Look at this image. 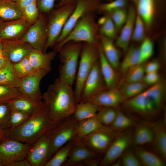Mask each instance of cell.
Instances as JSON below:
<instances>
[{
	"label": "cell",
	"instance_id": "1",
	"mask_svg": "<svg viewBox=\"0 0 166 166\" xmlns=\"http://www.w3.org/2000/svg\"><path fill=\"white\" fill-rule=\"evenodd\" d=\"M72 86L58 77L42 95L52 121L61 122L73 115L77 103Z\"/></svg>",
	"mask_w": 166,
	"mask_h": 166
},
{
	"label": "cell",
	"instance_id": "2",
	"mask_svg": "<svg viewBox=\"0 0 166 166\" xmlns=\"http://www.w3.org/2000/svg\"><path fill=\"white\" fill-rule=\"evenodd\" d=\"M62 122H57L50 119L48 108L44 103L43 106L25 122L8 131V137L33 144L43 135Z\"/></svg>",
	"mask_w": 166,
	"mask_h": 166
},
{
	"label": "cell",
	"instance_id": "3",
	"mask_svg": "<svg viewBox=\"0 0 166 166\" xmlns=\"http://www.w3.org/2000/svg\"><path fill=\"white\" fill-rule=\"evenodd\" d=\"M82 45L81 42H70L58 51L61 63L58 77L71 86L75 81Z\"/></svg>",
	"mask_w": 166,
	"mask_h": 166
},
{
	"label": "cell",
	"instance_id": "4",
	"mask_svg": "<svg viewBox=\"0 0 166 166\" xmlns=\"http://www.w3.org/2000/svg\"><path fill=\"white\" fill-rule=\"evenodd\" d=\"M82 17L77 22L69 33L60 43L54 45L57 52L67 43L71 41L97 44V26L93 14Z\"/></svg>",
	"mask_w": 166,
	"mask_h": 166
},
{
	"label": "cell",
	"instance_id": "5",
	"mask_svg": "<svg viewBox=\"0 0 166 166\" xmlns=\"http://www.w3.org/2000/svg\"><path fill=\"white\" fill-rule=\"evenodd\" d=\"M98 44L87 43L83 44L80 60L75 78L74 90L77 104L80 102L85 82L94 65L98 60Z\"/></svg>",
	"mask_w": 166,
	"mask_h": 166
},
{
	"label": "cell",
	"instance_id": "6",
	"mask_svg": "<svg viewBox=\"0 0 166 166\" xmlns=\"http://www.w3.org/2000/svg\"><path fill=\"white\" fill-rule=\"evenodd\" d=\"M76 2L58 6L52 12L48 21V37L44 53H46L48 48L55 45L69 18L74 10Z\"/></svg>",
	"mask_w": 166,
	"mask_h": 166
},
{
	"label": "cell",
	"instance_id": "7",
	"mask_svg": "<svg viewBox=\"0 0 166 166\" xmlns=\"http://www.w3.org/2000/svg\"><path fill=\"white\" fill-rule=\"evenodd\" d=\"M32 145L6 138L0 143V166H11L26 158Z\"/></svg>",
	"mask_w": 166,
	"mask_h": 166
},
{
	"label": "cell",
	"instance_id": "8",
	"mask_svg": "<svg viewBox=\"0 0 166 166\" xmlns=\"http://www.w3.org/2000/svg\"><path fill=\"white\" fill-rule=\"evenodd\" d=\"M117 134L109 126L104 125L80 141L98 155L105 154Z\"/></svg>",
	"mask_w": 166,
	"mask_h": 166
},
{
	"label": "cell",
	"instance_id": "9",
	"mask_svg": "<svg viewBox=\"0 0 166 166\" xmlns=\"http://www.w3.org/2000/svg\"><path fill=\"white\" fill-rule=\"evenodd\" d=\"M102 0H77L73 12L69 18L55 45L61 42L69 33L83 16L99 10Z\"/></svg>",
	"mask_w": 166,
	"mask_h": 166
},
{
	"label": "cell",
	"instance_id": "10",
	"mask_svg": "<svg viewBox=\"0 0 166 166\" xmlns=\"http://www.w3.org/2000/svg\"><path fill=\"white\" fill-rule=\"evenodd\" d=\"M48 37V21L43 14H40L37 21L31 25L21 39L34 49L44 52Z\"/></svg>",
	"mask_w": 166,
	"mask_h": 166
},
{
	"label": "cell",
	"instance_id": "11",
	"mask_svg": "<svg viewBox=\"0 0 166 166\" xmlns=\"http://www.w3.org/2000/svg\"><path fill=\"white\" fill-rule=\"evenodd\" d=\"M79 122L73 115L50 131L52 144L50 158L58 149L73 140Z\"/></svg>",
	"mask_w": 166,
	"mask_h": 166
},
{
	"label": "cell",
	"instance_id": "12",
	"mask_svg": "<svg viewBox=\"0 0 166 166\" xmlns=\"http://www.w3.org/2000/svg\"><path fill=\"white\" fill-rule=\"evenodd\" d=\"M50 131L39 138L30 150L26 158L31 166H44L50 159L52 144Z\"/></svg>",
	"mask_w": 166,
	"mask_h": 166
},
{
	"label": "cell",
	"instance_id": "13",
	"mask_svg": "<svg viewBox=\"0 0 166 166\" xmlns=\"http://www.w3.org/2000/svg\"><path fill=\"white\" fill-rule=\"evenodd\" d=\"M107 89L98 60L85 80L80 102H88L95 96Z\"/></svg>",
	"mask_w": 166,
	"mask_h": 166
},
{
	"label": "cell",
	"instance_id": "14",
	"mask_svg": "<svg viewBox=\"0 0 166 166\" xmlns=\"http://www.w3.org/2000/svg\"><path fill=\"white\" fill-rule=\"evenodd\" d=\"M132 136L128 131L118 133L105 153L100 165L108 166L117 160L132 142Z\"/></svg>",
	"mask_w": 166,
	"mask_h": 166
},
{
	"label": "cell",
	"instance_id": "15",
	"mask_svg": "<svg viewBox=\"0 0 166 166\" xmlns=\"http://www.w3.org/2000/svg\"><path fill=\"white\" fill-rule=\"evenodd\" d=\"M49 72L44 69H37L21 79L19 87L23 95L36 102H42L40 83Z\"/></svg>",
	"mask_w": 166,
	"mask_h": 166
},
{
	"label": "cell",
	"instance_id": "16",
	"mask_svg": "<svg viewBox=\"0 0 166 166\" xmlns=\"http://www.w3.org/2000/svg\"><path fill=\"white\" fill-rule=\"evenodd\" d=\"M144 91L125 100V105L127 108L132 112L144 117H152L157 114L160 109Z\"/></svg>",
	"mask_w": 166,
	"mask_h": 166
},
{
	"label": "cell",
	"instance_id": "17",
	"mask_svg": "<svg viewBox=\"0 0 166 166\" xmlns=\"http://www.w3.org/2000/svg\"><path fill=\"white\" fill-rule=\"evenodd\" d=\"M2 41L4 55L7 61L13 64L27 56L34 49L29 43L21 39Z\"/></svg>",
	"mask_w": 166,
	"mask_h": 166
},
{
	"label": "cell",
	"instance_id": "18",
	"mask_svg": "<svg viewBox=\"0 0 166 166\" xmlns=\"http://www.w3.org/2000/svg\"><path fill=\"white\" fill-rule=\"evenodd\" d=\"M31 25L22 18L9 21L4 23L0 32V39L2 41L20 39Z\"/></svg>",
	"mask_w": 166,
	"mask_h": 166
},
{
	"label": "cell",
	"instance_id": "19",
	"mask_svg": "<svg viewBox=\"0 0 166 166\" xmlns=\"http://www.w3.org/2000/svg\"><path fill=\"white\" fill-rule=\"evenodd\" d=\"M128 8L126 21L115 43L117 46L125 53L129 48L130 40L132 33L136 15V10L133 3L129 6Z\"/></svg>",
	"mask_w": 166,
	"mask_h": 166
},
{
	"label": "cell",
	"instance_id": "20",
	"mask_svg": "<svg viewBox=\"0 0 166 166\" xmlns=\"http://www.w3.org/2000/svg\"><path fill=\"white\" fill-rule=\"evenodd\" d=\"M68 157L63 165L76 166L81 165L84 161L98 157L96 153L81 142H74Z\"/></svg>",
	"mask_w": 166,
	"mask_h": 166
},
{
	"label": "cell",
	"instance_id": "21",
	"mask_svg": "<svg viewBox=\"0 0 166 166\" xmlns=\"http://www.w3.org/2000/svg\"><path fill=\"white\" fill-rule=\"evenodd\" d=\"M124 101L125 100L120 90L115 88L102 91L88 102L99 106L116 108Z\"/></svg>",
	"mask_w": 166,
	"mask_h": 166
},
{
	"label": "cell",
	"instance_id": "22",
	"mask_svg": "<svg viewBox=\"0 0 166 166\" xmlns=\"http://www.w3.org/2000/svg\"><path fill=\"white\" fill-rule=\"evenodd\" d=\"M158 121L154 123H148L152 128L154 133L153 142L154 148L165 161L166 160V122Z\"/></svg>",
	"mask_w": 166,
	"mask_h": 166
},
{
	"label": "cell",
	"instance_id": "23",
	"mask_svg": "<svg viewBox=\"0 0 166 166\" xmlns=\"http://www.w3.org/2000/svg\"><path fill=\"white\" fill-rule=\"evenodd\" d=\"M57 52L53 50L44 53L33 49L28 55L31 65L36 69H42L50 72L51 62L55 58Z\"/></svg>",
	"mask_w": 166,
	"mask_h": 166
},
{
	"label": "cell",
	"instance_id": "24",
	"mask_svg": "<svg viewBox=\"0 0 166 166\" xmlns=\"http://www.w3.org/2000/svg\"><path fill=\"white\" fill-rule=\"evenodd\" d=\"M99 61L102 77L107 89L116 88L117 82V75L115 69L106 59L100 44L98 45Z\"/></svg>",
	"mask_w": 166,
	"mask_h": 166
},
{
	"label": "cell",
	"instance_id": "25",
	"mask_svg": "<svg viewBox=\"0 0 166 166\" xmlns=\"http://www.w3.org/2000/svg\"><path fill=\"white\" fill-rule=\"evenodd\" d=\"M159 0H132L136 13L147 27L152 24Z\"/></svg>",
	"mask_w": 166,
	"mask_h": 166
},
{
	"label": "cell",
	"instance_id": "26",
	"mask_svg": "<svg viewBox=\"0 0 166 166\" xmlns=\"http://www.w3.org/2000/svg\"><path fill=\"white\" fill-rule=\"evenodd\" d=\"M11 109L19 110L30 116L38 111L44 105L43 101L38 102L22 95L9 102Z\"/></svg>",
	"mask_w": 166,
	"mask_h": 166
},
{
	"label": "cell",
	"instance_id": "27",
	"mask_svg": "<svg viewBox=\"0 0 166 166\" xmlns=\"http://www.w3.org/2000/svg\"><path fill=\"white\" fill-rule=\"evenodd\" d=\"M103 126L95 116L80 121L77 126L73 140L75 142L80 141L84 137Z\"/></svg>",
	"mask_w": 166,
	"mask_h": 166
},
{
	"label": "cell",
	"instance_id": "28",
	"mask_svg": "<svg viewBox=\"0 0 166 166\" xmlns=\"http://www.w3.org/2000/svg\"><path fill=\"white\" fill-rule=\"evenodd\" d=\"M100 44L106 59L116 70L120 65V53L113 42V40L101 35Z\"/></svg>",
	"mask_w": 166,
	"mask_h": 166
},
{
	"label": "cell",
	"instance_id": "29",
	"mask_svg": "<svg viewBox=\"0 0 166 166\" xmlns=\"http://www.w3.org/2000/svg\"><path fill=\"white\" fill-rule=\"evenodd\" d=\"M154 133L152 127L147 123L138 125L135 129L132 142L137 146L152 143Z\"/></svg>",
	"mask_w": 166,
	"mask_h": 166
},
{
	"label": "cell",
	"instance_id": "30",
	"mask_svg": "<svg viewBox=\"0 0 166 166\" xmlns=\"http://www.w3.org/2000/svg\"><path fill=\"white\" fill-rule=\"evenodd\" d=\"M22 18L16 2L11 0H0V19L10 21Z\"/></svg>",
	"mask_w": 166,
	"mask_h": 166
},
{
	"label": "cell",
	"instance_id": "31",
	"mask_svg": "<svg viewBox=\"0 0 166 166\" xmlns=\"http://www.w3.org/2000/svg\"><path fill=\"white\" fill-rule=\"evenodd\" d=\"M134 153L141 165L145 166H164L165 161L159 155L139 146Z\"/></svg>",
	"mask_w": 166,
	"mask_h": 166
},
{
	"label": "cell",
	"instance_id": "32",
	"mask_svg": "<svg viewBox=\"0 0 166 166\" xmlns=\"http://www.w3.org/2000/svg\"><path fill=\"white\" fill-rule=\"evenodd\" d=\"M99 106L89 102H79L76 104L73 116L79 121L94 117Z\"/></svg>",
	"mask_w": 166,
	"mask_h": 166
},
{
	"label": "cell",
	"instance_id": "33",
	"mask_svg": "<svg viewBox=\"0 0 166 166\" xmlns=\"http://www.w3.org/2000/svg\"><path fill=\"white\" fill-rule=\"evenodd\" d=\"M74 141L72 140L58 149L44 166H60L67 159L73 147Z\"/></svg>",
	"mask_w": 166,
	"mask_h": 166
},
{
	"label": "cell",
	"instance_id": "34",
	"mask_svg": "<svg viewBox=\"0 0 166 166\" xmlns=\"http://www.w3.org/2000/svg\"><path fill=\"white\" fill-rule=\"evenodd\" d=\"M120 65L121 72L123 74L128 73L138 65L140 54L139 49L135 47L129 48Z\"/></svg>",
	"mask_w": 166,
	"mask_h": 166
},
{
	"label": "cell",
	"instance_id": "35",
	"mask_svg": "<svg viewBox=\"0 0 166 166\" xmlns=\"http://www.w3.org/2000/svg\"><path fill=\"white\" fill-rule=\"evenodd\" d=\"M13 64L7 61L0 69V85L19 87L21 80L14 74Z\"/></svg>",
	"mask_w": 166,
	"mask_h": 166
},
{
	"label": "cell",
	"instance_id": "36",
	"mask_svg": "<svg viewBox=\"0 0 166 166\" xmlns=\"http://www.w3.org/2000/svg\"><path fill=\"white\" fill-rule=\"evenodd\" d=\"M148 85L144 82L124 83L119 90L125 101L140 94L146 89Z\"/></svg>",
	"mask_w": 166,
	"mask_h": 166
},
{
	"label": "cell",
	"instance_id": "37",
	"mask_svg": "<svg viewBox=\"0 0 166 166\" xmlns=\"http://www.w3.org/2000/svg\"><path fill=\"white\" fill-rule=\"evenodd\" d=\"M98 24L101 26L100 30L101 35L112 40L116 38L117 30L109 16H103L100 18Z\"/></svg>",
	"mask_w": 166,
	"mask_h": 166
},
{
	"label": "cell",
	"instance_id": "38",
	"mask_svg": "<svg viewBox=\"0 0 166 166\" xmlns=\"http://www.w3.org/2000/svg\"><path fill=\"white\" fill-rule=\"evenodd\" d=\"M13 64L14 74L20 80L37 70L31 65L28 56L18 62Z\"/></svg>",
	"mask_w": 166,
	"mask_h": 166
},
{
	"label": "cell",
	"instance_id": "39",
	"mask_svg": "<svg viewBox=\"0 0 166 166\" xmlns=\"http://www.w3.org/2000/svg\"><path fill=\"white\" fill-rule=\"evenodd\" d=\"M117 111L115 108L99 106L95 116L103 125L109 126L113 121Z\"/></svg>",
	"mask_w": 166,
	"mask_h": 166
},
{
	"label": "cell",
	"instance_id": "40",
	"mask_svg": "<svg viewBox=\"0 0 166 166\" xmlns=\"http://www.w3.org/2000/svg\"><path fill=\"white\" fill-rule=\"evenodd\" d=\"M31 116L19 110L11 109L7 131H10L22 124L27 121Z\"/></svg>",
	"mask_w": 166,
	"mask_h": 166
},
{
	"label": "cell",
	"instance_id": "41",
	"mask_svg": "<svg viewBox=\"0 0 166 166\" xmlns=\"http://www.w3.org/2000/svg\"><path fill=\"white\" fill-rule=\"evenodd\" d=\"M134 124V121L131 118L117 110L113 121L109 126L117 132L130 127Z\"/></svg>",
	"mask_w": 166,
	"mask_h": 166
},
{
	"label": "cell",
	"instance_id": "42",
	"mask_svg": "<svg viewBox=\"0 0 166 166\" xmlns=\"http://www.w3.org/2000/svg\"><path fill=\"white\" fill-rule=\"evenodd\" d=\"M22 95L19 87L0 85V103L9 102Z\"/></svg>",
	"mask_w": 166,
	"mask_h": 166
},
{
	"label": "cell",
	"instance_id": "43",
	"mask_svg": "<svg viewBox=\"0 0 166 166\" xmlns=\"http://www.w3.org/2000/svg\"><path fill=\"white\" fill-rule=\"evenodd\" d=\"M139 49L140 58L138 65L144 64L153 55L154 53L153 42L149 38H144Z\"/></svg>",
	"mask_w": 166,
	"mask_h": 166
},
{
	"label": "cell",
	"instance_id": "44",
	"mask_svg": "<svg viewBox=\"0 0 166 166\" xmlns=\"http://www.w3.org/2000/svg\"><path fill=\"white\" fill-rule=\"evenodd\" d=\"M21 12L22 18L30 25L37 21L40 15L36 2L26 6Z\"/></svg>",
	"mask_w": 166,
	"mask_h": 166
},
{
	"label": "cell",
	"instance_id": "45",
	"mask_svg": "<svg viewBox=\"0 0 166 166\" xmlns=\"http://www.w3.org/2000/svg\"><path fill=\"white\" fill-rule=\"evenodd\" d=\"M144 24L140 16L138 14H136L131 36L133 41L139 42L142 41L144 39Z\"/></svg>",
	"mask_w": 166,
	"mask_h": 166
},
{
	"label": "cell",
	"instance_id": "46",
	"mask_svg": "<svg viewBox=\"0 0 166 166\" xmlns=\"http://www.w3.org/2000/svg\"><path fill=\"white\" fill-rule=\"evenodd\" d=\"M109 16L112 20L117 30L123 27L127 18L128 13L125 8L118 9L111 12Z\"/></svg>",
	"mask_w": 166,
	"mask_h": 166
},
{
	"label": "cell",
	"instance_id": "47",
	"mask_svg": "<svg viewBox=\"0 0 166 166\" xmlns=\"http://www.w3.org/2000/svg\"><path fill=\"white\" fill-rule=\"evenodd\" d=\"M125 79V82L131 83L142 81L145 73V65H137L128 72Z\"/></svg>",
	"mask_w": 166,
	"mask_h": 166
},
{
	"label": "cell",
	"instance_id": "48",
	"mask_svg": "<svg viewBox=\"0 0 166 166\" xmlns=\"http://www.w3.org/2000/svg\"><path fill=\"white\" fill-rule=\"evenodd\" d=\"M129 0H112L107 3H101L99 9L100 11L109 13L114 10L125 8Z\"/></svg>",
	"mask_w": 166,
	"mask_h": 166
},
{
	"label": "cell",
	"instance_id": "49",
	"mask_svg": "<svg viewBox=\"0 0 166 166\" xmlns=\"http://www.w3.org/2000/svg\"><path fill=\"white\" fill-rule=\"evenodd\" d=\"M10 111L9 102L0 103V129L7 131Z\"/></svg>",
	"mask_w": 166,
	"mask_h": 166
},
{
	"label": "cell",
	"instance_id": "50",
	"mask_svg": "<svg viewBox=\"0 0 166 166\" xmlns=\"http://www.w3.org/2000/svg\"><path fill=\"white\" fill-rule=\"evenodd\" d=\"M121 165L124 166H141L142 165L134 153L130 151H125L121 156Z\"/></svg>",
	"mask_w": 166,
	"mask_h": 166
},
{
	"label": "cell",
	"instance_id": "51",
	"mask_svg": "<svg viewBox=\"0 0 166 166\" xmlns=\"http://www.w3.org/2000/svg\"><path fill=\"white\" fill-rule=\"evenodd\" d=\"M57 0H36L37 6L40 13H46L52 11Z\"/></svg>",
	"mask_w": 166,
	"mask_h": 166
},
{
	"label": "cell",
	"instance_id": "52",
	"mask_svg": "<svg viewBox=\"0 0 166 166\" xmlns=\"http://www.w3.org/2000/svg\"><path fill=\"white\" fill-rule=\"evenodd\" d=\"M160 79L158 72H154L146 73L142 81L148 85H152L159 82Z\"/></svg>",
	"mask_w": 166,
	"mask_h": 166
},
{
	"label": "cell",
	"instance_id": "53",
	"mask_svg": "<svg viewBox=\"0 0 166 166\" xmlns=\"http://www.w3.org/2000/svg\"><path fill=\"white\" fill-rule=\"evenodd\" d=\"M160 67V64L157 61H152L145 65V73L157 72Z\"/></svg>",
	"mask_w": 166,
	"mask_h": 166
},
{
	"label": "cell",
	"instance_id": "54",
	"mask_svg": "<svg viewBox=\"0 0 166 166\" xmlns=\"http://www.w3.org/2000/svg\"><path fill=\"white\" fill-rule=\"evenodd\" d=\"M16 2L18 8L21 12L22 10L26 6L36 2V0H18Z\"/></svg>",
	"mask_w": 166,
	"mask_h": 166
},
{
	"label": "cell",
	"instance_id": "55",
	"mask_svg": "<svg viewBox=\"0 0 166 166\" xmlns=\"http://www.w3.org/2000/svg\"><path fill=\"white\" fill-rule=\"evenodd\" d=\"M7 61L5 57L3 52L2 40L0 39V69L5 64Z\"/></svg>",
	"mask_w": 166,
	"mask_h": 166
},
{
	"label": "cell",
	"instance_id": "56",
	"mask_svg": "<svg viewBox=\"0 0 166 166\" xmlns=\"http://www.w3.org/2000/svg\"><path fill=\"white\" fill-rule=\"evenodd\" d=\"M11 166H31V165L26 158L13 163Z\"/></svg>",
	"mask_w": 166,
	"mask_h": 166
},
{
	"label": "cell",
	"instance_id": "57",
	"mask_svg": "<svg viewBox=\"0 0 166 166\" xmlns=\"http://www.w3.org/2000/svg\"><path fill=\"white\" fill-rule=\"evenodd\" d=\"M8 137V131L0 129V143Z\"/></svg>",
	"mask_w": 166,
	"mask_h": 166
},
{
	"label": "cell",
	"instance_id": "58",
	"mask_svg": "<svg viewBox=\"0 0 166 166\" xmlns=\"http://www.w3.org/2000/svg\"><path fill=\"white\" fill-rule=\"evenodd\" d=\"M77 0H60L57 6H63L68 4L75 2Z\"/></svg>",
	"mask_w": 166,
	"mask_h": 166
},
{
	"label": "cell",
	"instance_id": "59",
	"mask_svg": "<svg viewBox=\"0 0 166 166\" xmlns=\"http://www.w3.org/2000/svg\"><path fill=\"white\" fill-rule=\"evenodd\" d=\"M4 24V23H2L0 21V32L3 27Z\"/></svg>",
	"mask_w": 166,
	"mask_h": 166
},
{
	"label": "cell",
	"instance_id": "60",
	"mask_svg": "<svg viewBox=\"0 0 166 166\" xmlns=\"http://www.w3.org/2000/svg\"><path fill=\"white\" fill-rule=\"evenodd\" d=\"M13 1H14L15 2H16L17 1H18V0H11Z\"/></svg>",
	"mask_w": 166,
	"mask_h": 166
},
{
	"label": "cell",
	"instance_id": "61",
	"mask_svg": "<svg viewBox=\"0 0 166 166\" xmlns=\"http://www.w3.org/2000/svg\"><path fill=\"white\" fill-rule=\"evenodd\" d=\"M104 0V1H108L109 2L111 1L112 0Z\"/></svg>",
	"mask_w": 166,
	"mask_h": 166
}]
</instances>
